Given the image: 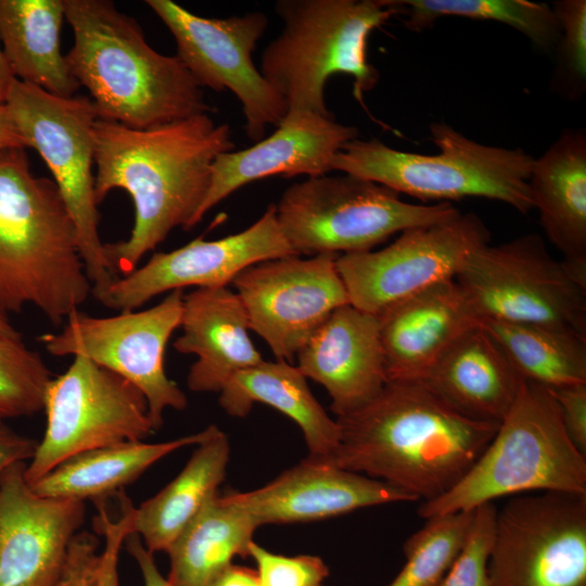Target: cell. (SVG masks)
<instances>
[{
  "label": "cell",
  "mask_w": 586,
  "mask_h": 586,
  "mask_svg": "<svg viewBox=\"0 0 586 586\" xmlns=\"http://www.w3.org/2000/svg\"><path fill=\"white\" fill-rule=\"evenodd\" d=\"M230 126L200 114L137 129L98 118L94 125V199L113 189L131 198L135 220L127 240L104 243L117 277L131 272L177 227L193 228L216 157L233 151Z\"/></svg>",
  "instance_id": "cell-1"
},
{
  "label": "cell",
  "mask_w": 586,
  "mask_h": 586,
  "mask_svg": "<svg viewBox=\"0 0 586 586\" xmlns=\"http://www.w3.org/2000/svg\"><path fill=\"white\" fill-rule=\"evenodd\" d=\"M336 421L337 448L313 463L384 481L417 501L450 491L499 425L466 417L421 380L387 381L368 404Z\"/></svg>",
  "instance_id": "cell-2"
},
{
  "label": "cell",
  "mask_w": 586,
  "mask_h": 586,
  "mask_svg": "<svg viewBox=\"0 0 586 586\" xmlns=\"http://www.w3.org/2000/svg\"><path fill=\"white\" fill-rule=\"evenodd\" d=\"M63 2L74 35L65 59L100 119L146 129L212 111L180 59L154 50L112 1Z\"/></svg>",
  "instance_id": "cell-3"
},
{
  "label": "cell",
  "mask_w": 586,
  "mask_h": 586,
  "mask_svg": "<svg viewBox=\"0 0 586 586\" xmlns=\"http://www.w3.org/2000/svg\"><path fill=\"white\" fill-rule=\"evenodd\" d=\"M92 295L75 222L55 182L24 148L0 151V309L37 308L53 324Z\"/></svg>",
  "instance_id": "cell-4"
},
{
  "label": "cell",
  "mask_w": 586,
  "mask_h": 586,
  "mask_svg": "<svg viewBox=\"0 0 586 586\" xmlns=\"http://www.w3.org/2000/svg\"><path fill=\"white\" fill-rule=\"evenodd\" d=\"M281 33L264 49L259 72L284 100L288 111L334 117L324 86L335 74L354 79V95H364L380 74L368 61L370 34L402 14L397 0H278Z\"/></svg>",
  "instance_id": "cell-5"
},
{
  "label": "cell",
  "mask_w": 586,
  "mask_h": 586,
  "mask_svg": "<svg viewBox=\"0 0 586 586\" xmlns=\"http://www.w3.org/2000/svg\"><path fill=\"white\" fill-rule=\"evenodd\" d=\"M430 136L438 149L421 154L393 149L378 139L348 141L332 170L357 176L398 194L422 201L449 202L484 198L526 215L533 207L528 179L534 157L520 148L474 141L446 123H432Z\"/></svg>",
  "instance_id": "cell-6"
},
{
  "label": "cell",
  "mask_w": 586,
  "mask_h": 586,
  "mask_svg": "<svg viewBox=\"0 0 586 586\" xmlns=\"http://www.w3.org/2000/svg\"><path fill=\"white\" fill-rule=\"evenodd\" d=\"M586 494V455L571 442L548 387L524 380L511 410L468 473L446 494L423 501V518L475 509L504 496Z\"/></svg>",
  "instance_id": "cell-7"
},
{
  "label": "cell",
  "mask_w": 586,
  "mask_h": 586,
  "mask_svg": "<svg viewBox=\"0 0 586 586\" xmlns=\"http://www.w3.org/2000/svg\"><path fill=\"white\" fill-rule=\"evenodd\" d=\"M276 211L284 238L301 256L370 251L395 233L460 213L449 202H405L394 190L349 174L295 182Z\"/></svg>",
  "instance_id": "cell-8"
},
{
  "label": "cell",
  "mask_w": 586,
  "mask_h": 586,
  "mask_svg": "<svg viewBox=\"0 0 586 586\" xmlns=\"http://www.w3.org/2000/svg\"><path fill=\"white\" fill-rule=\"evenodd\" d=\"M9 114L26 142L48 165L75 222L80 255L97 298L118 278L99 233L94 199V125L91 99L61 98L15 79L5 100Z\"/></svg>",
  "instance_id": "cell-9"
},
{
  "label": "cell",
  "mask_w": 586,
  "mask_h": 586,
  "mask_svg": "<svg viewBox=\"0 0 586 586\" xmlns=\"http://www.w3.org/2000/svg\"><path fill=\"white\" fill-rule=\"evenodd\" d=\"M455 280L481 321L543 324L586 336V286L536 233L482 245Z\"/></svg>",
  "instance_id": "cell-10"
},
{
  "label": "cell",
  "mask_w": 586,
  "mask_h": 586,
  "mask_svg": "<svg viewBox=\"0 0 586 586\" xmlns=\"http://www.w3.org/2000/svg\"><path fill=\"white\" fill-rule=\"evenodd\" d=\"M46 429L25 468L31 485L78 454L155 432L145 397L131 383L92 360L76 356L47 386Z\"/></svg>",
  "instance_id": "cell-11"
},
{
  "label": "cell",
  "mask_w": 586,
  "mask_h": 586,
  "mask_svg": "<svg viewBox=\"0 0 586 586\" xmlns=\"http://www.w3.org/2000/svg\"><path fill=\"white\" fill-rule=\"evenodd\" d=\"M182 290H174L148 309L119 311L111 317H93L78 309L56 333L38 340L53 356L86 357L122 377L145 397L153 428L164 423V412L183 410L188 399L165 371L167 343L180 327Z\"/></svg>",
  "instance_id": "cell-12"
},
{
  "label": "cell",
  "mask_w": 586,
  "mask_h": 586,
  "mask_svg": "<svg viewBox=\"0 0 586 586\" xmlns=\"http://www.w3.org/2000/svg\"><path fill=\"white\" fill-rule=\"evenodd\" d=\"M491 586H586V494L512 496L497 510Z\"/></svg>",
  "instance_id": "cell-13"
},
{
  "label": "cell",
  "mask_w": 586,
  "mask_h": 586,
  "mask_svg": "<svg viewBox=\"0 0 586 586\" xmlns=\"http://www.w3.org/2000/svg\"><path fill=\"white\" fill-rule=\"evenodd\" d=\"M175 38L177 56L203 88L231 91L242 105L245 131L263 139L268 126L278 127L288 113L284 100L253 62V51L269 20L263 12L227 18L191 13L171 0H146Z\"/></svg>",
  "instance_id": "cell-14"
},
{
  "label": "cell",
  "mask_w": 586,
  "mask_h": 586,
  "mask_svg": "<svg viewBox=\"0 0 586 586\" xmlns=\"http://www.w3.org/2000/svg\"><path fill=\"white\" fill-rule=\"evenodd\" d=\"M489 231L474 213L402 231L386 247L336 257L349 304L380 315L438 283L454 280Z\"/></svg>",
  "instance_id": "cell-15"
},
{
  "label": "cell",
  "mask_w": 586,
  "mask_h": 586,
  "mask_svg": "<svg viewBox=\"0 0 586 586\" xmlns=\"http://www.w3.org/2000/svg\"><path fill=\"white\" fill-rule=\"evenodd\" d=\"M335 254L291 255L254 264L231 282L250 330L290 361L339 307L349 304Z\"/></svg>",
  "instance_id": "cell-16"
},
{
  "label": "cell",
  "mask_w": 586,
  "mask_h": 586,
  "mask_svg": "<svg viewBox=\"0 0 586 586\" xmlns=\"http://www.w3.org/2000/svg\"><path fill=\"white\" fill-rule=\"evenodd\" d=\"M297 255L284 238L276 204L249 228L217 240L196 238L170 252L154 253L142 266L116 278L97 300L118 311L135 310L153 297L187 286H227L245 268Z\"/></svg>",
  "instance_id": "cell-17"
},
{
  "label": "cell",
  "mask_w": 586,
  "mask_h": 586,
  "mask_svg": "<svg viewBox=\"0 0 586 586\" xmlns=\"http://www.w3.org/2000/svg\"><path fill=\"white\" fill-rule=\"evenodd\" d=\"M27 462L0 476V586H54L84 524V501L44 497L25 477Z\"/></svg>",
  "instance_id": "cell-18"
},
{
  "label": "cell",
  "mask_w": 586,
  "mask_h": 586,
  "mask_svg": "<svg viewBox=\"0 0 586 586\" xmlns=\"http://www.w3.org/2000/svg\"><path fill=\"white\" fill-rule=\"evenodd\" d=\"M357 136L355 126L337 123L334 117L288 111L269 137L247 149L225 152L216 157L196 224L219 202L255 180L275 175L286 178L328 175L337 153Z\"/></svg>",
  "instance_id": "cell-19"
},
{
  "label": "cell",
  "mask_w": 586,
  "mask_h": 586,
  "mask_svg": "<svg viewBox=\"0 0 586 586\" xmlns=\"http://www.w3.org/2000/svg\"><path fill=\"white\" fill-rule=\"evenodd\" d=\"M224 496L258 526L317 521L377 505L417 501L384 481L305 460L257 489Z\"/></svg>",
  "instance_id": "cell-20"
},
{
  "label": "cell",
  "mask_w": 586,
  "mask_h": 586,
  "mask_svg": "<svg viewBox=\"0 0 586 586\" xmlns=\"http://www.w3.org/2000/svg\"><path fill=\"white\" fill-rule=\"evenodd\" d=\"M300 371L321 384L336 418L373 399L387 382L378 316L336 308L296 354Z\"/></svg>",
  "instance_id": "cell-21"
},
{
  "label": "cell",
  "mask_w": 586,
  "mask_h": 586,
  "mask_svg": "<svg viewBox=\"0 0 586 586\" xmlns=\"http://www.w3.org/2000/svg\"><path fill=\"white\" fill-rule=\"evenodd\" d=\"M387 381L423 380L481 320L456 280L429 288L378 315Z\"/></svg>",
  "instance_id": "cell-22"
},
{
  "label": "cell",
  "mask_w": 586,
  "mask_h": 586,
  "mask_svg": "<svg viewBox=\"0 0 586 586\" xmlns=\"http://www.w3.org/2000/svg\"><path fill=\"white\" fill-rule=\"evenodd\" d=\"M179 328L174 348L196 356L187 377L192 392L219 393L235 373L264 360L249 335L244 306L228 286L184 294Z\"/></svg>",
  "instance_id": "cell-23"
},
{
  "label": "cell",
  "mask_w": 586,
  "mask_h": 586,
  "mask_svg": "<svg viewBox=\"0 0 586 586\" xmlns=\"http://www.w3.org/2000/svg\"><path fill=\"white\" fill-rule=\"evenodd\" d=\"M421 381L466 417L494 423L511 410L524 382L481 324L460 336Z\"/></svg>",
  "instance_id": "cell-24"
},
{
  "label": "cell",
  "mask_w": 586,
  "mask_h": 586,
  "mask_svg": "<svg viewBox=\"0 0 586 586\" xmlns=\"http://www.w3.org/2000/svg\"><path fill=\"white\" fill-rule=\"evenodd\" d=\"M533 207L549 242L563 260L586 264V132L565 128L534 158L530 179Z\"/></svg>",
  "instance_id": "cell-25"
},
{
  "label": "cell",
  "mask_w": 586,
  "mask_h": 586,
  "mask_svg": "<svg viewBox=\"0 0 586 586\" xmlns=\"http://www.w3.org/2000/svg\"><path fill=\"white\" fill-rule=\"evenodd\" d=\"M219 405L231 417L247 416L255 403L266 404L293 420L308 448V462H320L337 448L340 425L311 393L296 366L277 359L235 373L219 392Z\"/></svg>",
  "instance_id": "cell-26"
},
{
  "label": "cell",
  "mask_w": 586,
  "mask_h": 586,
  "mask_svg": "<svg viewBox=\"0 0 586 586\" xmlns=\"http://www.w3.org/2000/svg\"><path fill=\"white\" fill-rule=\"evenodd\" d=\"M229 457V440L216 426L196 445L180 473L163 489L138 507L129 502L130 534L139 536L153 555L166 552L206 502L217 495Z\"/></svg>",
  "instance_id": "cell-27"
},
{
  "label": "cell",
  "mask_w": 586,
  "mask_h": 586,
  "mask_svg": "<svg viewBox=\"0 0 586 586\" xmlns=\"http://www.w3.org/2000/svg\"><path fill=\"white\" fill-rule=\"evenodd\" d=\"M216 426L211 424L198 433L166 442H125L85 451L61 462L30 486L44 497L103 501L122 493L167 455L200 444Z\"/></svg>",
  "instance_id": "cell-28"
},
{
  "label": "cell",
  "mask_w": 586,
  "mask_h": 586,
  "mask_svg": "<svg viewBox=\"0 0 586 586\" xmlns=\"http://www.w3.org/2000/svg\"><path fill=\"white\" fill-rule=\"evenodd\" d=\"M63 0H0V40L14 77L56 97L79 84L61 53Z\"/></svg>",
  "instance_id": "cell-29"
},
{
  "label": "cell",
  "mask_w": 586,
  "mask_h": 586,
  "mask_svg": "<svg viewBox=\"0 0 586 586\" xmlns=\"http://www.w3.org/2000/svg\"><path fill=\"white\" fill-rule=\"evenodd\" d=\"M259 526L243 510L216 495L175 539L167 579L174 586H214L237 556H249Z\"/></svg>",
  "instance_id": "cell-30"
},
{
  "label": "cell",
  "mask_w": 586,
  "mask_h": 586,
  "mask_svg": "<svg viewBox=\"0 0 586 586\" xmlns=\"http://www.w3.org/2000/svg\"><path fill=\"white\" fill-rule=\"evenodd\" d=\"M523 380L548 388L586 383V336L571 330L482 320Z\"/></svg>",
  "instance_id": "cell-31"
},
{
  "label": "cell",
  "mask_w": 586,
  "mask_h": 586,
  "mask_svg": "<svg viewBox=\"0 0 586 586\" xmlns=\"http://www.w3.org/2000/svg\"><path fill=\"white\" fill-rule=\"evenodd\" d=\"M404 25L422 31L441 17L457 16L494 21L524 35L545 53L555 51L560 39V25L550 4L526 0H397Z\"/></svg>",
  "instance_id": "cell-32"
},
{
  "label": "cell",
  "mask_w": 586,
  "mask_h": 586,
  "mask_svg": "<svg viewBox=\"0 0 586 586\" xmlns=\"http://www.w3.org/2000/svg\"><path fill=\"white\" fill-rule=\"evenodd\" d=\"M474 509L433 515L404 544L405 564L387 586H438L469 532Z\"/></svg>",
  "instance_id": "cell-33"
},
{
  "label": "cell",
  "mask_w": 586,
  "mask_h": 586,
  "mask_svg": "<svg viewBox=\"0 0 586 586\" xmlns=\"http://www.w3.org/2000/svg\"><path fill=\"white\" fill-rule=\"evenodd\" d=\"M51 379L43 358L26 345L21 332L0 334V420L42 411Z\"/></svg>",
  "instance_id": "cell-34"
},
{
  "label": "cell",
  "mask_w": 586,
  "mask_h": 586,
  "mask_svg": "<svg viewBox=\"0 0 586 586\" xmlns=\"http://www.w3.org/2000/svg\"><path fill=\"white\" fill-rule=\"evenodd\" d=\"M551 8L561 30L553 51L552 86L563 98L575 101L586 91V1L559 0Z\"/></svg>",
  "instance_id": "cell-35"
},
{
  "label": "cell",
  "mask_w": 586,
  "mask_h": 586,
  "mask_svg": "<svg viewBox=\"0 0 586 586\" xmlns=\"http://www.w3.org/2000/svg\"><path fill=\"white\" fill-rule=\"evenodd\" d=\"M494 501L474 509L467 537L438 586H491L488 564L495 540Z\"/></svg>",
  "instance_id": "cell-36"
},
{
  "label": "cell",
  "mask_w": 586,
  "mask_h": 586,
  "mask_svg": "<svg viewBox=\"0 0 586 586\" xmlns=\"http://www.w3.org/2000/svg\"><path fill=\"white\" fill-rule=\"evenodd\" d=\"M249 556L256 563L263 586H323L329 568L320 557L302 555L288 557L271 552L254 540Z\"/></svg>",
  "instance_id": "cell-37"
},
{
  "label": "cell",
  "mask_w": 586,
  "mask_h": 586,
  "mask_svg": "<svg viewBox=\"0 0 586 586\" xmlns=\"http://www.w3.org/2000/svg\"><path fill=\"white\" fill-rule=\"evenodd\" d=\"M98 515L94 519L97 532L104 538L101 550V569L95 586H120L118 574L119 551L130 535L127 500H120V514L110 515L103 502H97Z\"/></svg>",
  "instance_id": "cell-38"
},
{
  "label": "cell",
  "mask_w": 586,
  "mask_h": 586,
  "mask_svg": "<svg viewBox=\"0 0 586 586\" xmlns=\"http://www.w3.org/2000/svg\"><path fill=\"white\" fill-rule=\"evenodd\" d=\"M100 569L98 537L80 531L71 544L65 566L54 586H95Z\"/></svg>",
  "instance_id": "cell-39"
},
{
  "label": "cell",
  "mask_w": 586,
  "mask_h": 586,
  "mask_svg": "<svg viewBox=\"0 0 586 586\" xmlns=\"http://www.w3.org/2000/svg\"><path fill=\"white\" fill-rule=\"evenodd\" d=\"M564 429L574 446L586 455V383L549 388Z\"/></svg>",
  "instance_id": "cell-40"
},
{
  "label": "cell",
  "mask_w": 586,
  "mask_h": 586,
  "mask_svg": "<svg viewBox=\"0 0 586 586\" xmlns=\"http://www.w3.org/2000/svg\"><path fill=\"white\" fill-rule=\"evenodd\" d=\"M37 444L36 440L21 434L4 420H0V476L11 466L28 462L36 451Z\"/></svg>",
  "instance_id": "cell-41"
},
{
  "label": "cell",
  "mask_w": 586,
  "mask_h": 586,
  "mask_svg": "<svg viewBox=\"0 0 586 586\" xmlns=\"http://www.w3.org/2000/svg\"><path fill=\"white\" fill-rule=\"evenodd\" d=\"M129 555L136 560L143 579L144 586H174L167 577H164L157 569L154 556L143 545L139 536L130 534L125 539Z\"/></svg>",
  "instance_id": "cell-42"
},
{
  "label": "cell",
  "mask_w": 586,
  "mask_h": 586,
  "mask_svg": "<svg viewBox=\"0 0 586 586\" xmlns=\"http://www.w3.org/2000/svg\"><path fill=\"white\" fill-rule=\"evenodd\" d=\"M214 586H263L256 570L231 564Z\"/></svg>",
  "instance_id": "cell-43"
},
{
  "label": "cell",
  "mask_w": 586,
  "mask_h": 586,
  "mask_svg": "<svg viewBox=\"0 0 586 586\" xmlns=\"http://www.w3.org/2000/svg\"><path fill=\"white\" fill-rule=\"evenodd\" d=\"M9 148L26 149L27 146L3 103L0 104V151Z\"/></svg>",
  "instance_id": "cell-44"
},
{
  "label": "cell",
  "mask_w": 586,
  "mask_h": 586,
  "mask_svg": "<svg viewBox=\"0 0 586 586\" xmlns=\"http://www.w3.org/2000/svg\"><path fill=\"white\" fill-rule=\"evenodd\" d=\"M15 79L16 78L14 77L4 55L0 40V104L5 103L9 91Z\"/></svg>",
  "instance_id": "cell-45"
},
{
  "label": "cell",
  "mask_w": 586,
  "mask_h": 586,
  "mask_svg": "<svg viewBox=\"0 0 586 586\" xmlns=\"http://www.w3.org/2000/svg\"><path fill=\"white\" fill-rule=\"evenodd\" d=\"M20 333L9 319V315L0 309V334H17Z\"/></svg>",
  "instance_id": "cell-46"
}]
</instances>
